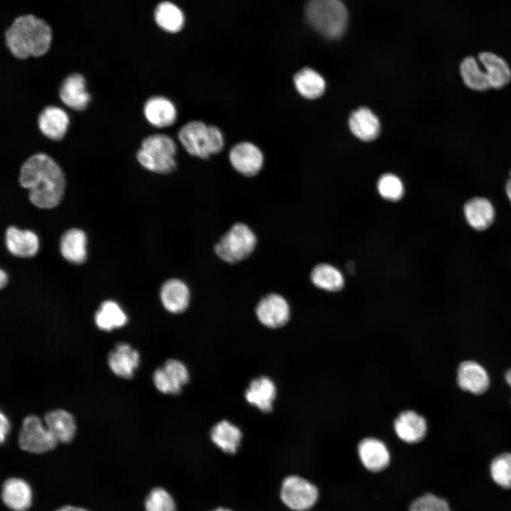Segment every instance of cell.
<instances>
[{
    "label": "cell",
    "mask_w": 511,
    "mask_h": 511,
    "mask_svg": "<svg viewBox=\"0 0 511 511\" xmlns=\"http://www.w3.org/2000/svg\"><path fill=\"white\" fill-rule=\"evenodd\" d=\"M19 183L28 189L31 203L41 209H50L60 202L65 189V178L58 165L48 155L35 154L20 169Z\"/></svg>",
    "instance_id": "cell-1"
},
{
    "label": "cell",
    "mask_w": 511,
    "mask_h": 511,
    "mask_svg": "<svg viewBox=\"0 0 511 511\" xmlns=\"http://www.w3.org/2000/svg\"><path fill=\"white\" fill-rule=\"evenodd\" d=\"M10 52L17 58L39 57L50 48L52 31L43 19L27 14L16 18L5 34Z\"/></svg>",
    "instance_id": "cell-2"
},
{
    "label": "cell",
    "mask_w": 511,
    "mask_h": 511,
    "mask_svg": "<svg viewBox=\"0 0 511 511\" xmlns=\"http://www.w3.org/2000/svg\"><path fill=\"white\" fill-rule=\"evenodd\" d=\"M308 23L330 39L341 37L348 23V11L339 0H309L305 10Z\"/></svg>",
    "instance_id": "cell-3"
},
{
    "label": "cell",
    "mask_w": 511,
    "mask_h": 511,
    "mask_svg": "<svg viewBox=\"0 0 511 511\" xmlns=\"http://www.w3.org/2000/svg\"><path fill=\"white\" fill-rule=\"evenodd\" d=\"M178 140L191 155L207 159L217 154L224 146L222 131L214 125H207L201 121H192L180 128Z\"/></svg>",
    "instance_id": "cell-4"
},
{
    "label": "cell",
    "mask_w": 511,
    "mask_h": 511,
    "mask_svg": "<svg viewBox=\"0 0 511 511\" xmlns=\"http://www.w3.org/2000/svg\"><path fill=\"white\" fill-rule=\"evenodd\" d=\"M175 141L164 134H154L146 137L141 143L136 157L138 163L153 172L167 174L177 167Z\"/></svg>",
    "instance_id": "cell-5"
},
{
    "label": "cell",
    "mask_w": 511,
    "mask_h": 511,
    "mask_svg": "<svg viewBox=\"0 0 511 511\" xmlns=\"http://www.w3.org/2000/svg\"><path fill=\"white\" fill-rule=\"evenodd\" d=\"M257 238L245 224L236 223L215 245L216 255L224 261L236 263L248 258L254 251Z\"/></svg>",
    "instance_id": "cell-6"
},
{
    "label": "cell",
    "mask_w": 511,
    "mask_h": 511,
    "mask_svg": "<svg viewBox=\"0 0 511 511\" xmlns=\"http://www.w3.org/2000/svg\"><path fill=\"white\" fill-rule=\"evenodd\" d=\"M318 496L317 487L300 476H290L282 483L281 500L294 511H307L311 509L317 502Z\"/></svg>",
    "instance_id": "cell-7"
},
{
    "label": "cell",
    "mask_w": 511,
    "mask_h": 511,
    "mask_svg": "<svg viewBox=\"0 0 511 511\" xmlns=\"http://www.w3.org/2000/svg\"><path fill=\"white\" fill-rule=\"evenodd\" d=\"M57 441L52 432L44 427L38 417L31 415L23 419L18 436V444L21 449L41 454L54 449Z\"/></svg>",
    "instance_id": "cell-8"
},
{
    "label": "cell",
    "mask_w": 511,
    "mask_h": 511,
    "mask_svg": "<svg viewBox=\"0 0 511 511\" xmlns=\"http://www.w3.org/2000/svg\"><path fill=\"white\" fill-rule=\"evenodd\" d=\"M153 383L156 388L164 394L177 395L187 383L189 374L185 365L176 359H168L153 373Z\"/></svg>",
    "instance_id": "cell-9"
},
{
    "label": "cell",
    "mask_w": 511,
    "mask_h": 511,
    "mask_svg": "<svg viewBox=\"0 0 511 511\" xmlns=\"http://www.w3.org/2000/svg\"><path fill=\"white\" fill-rule=\"evenodd\" d=\"M229 159L235 170L247 177L256 175L261 170L264 163L260 149L248 141L234 145L229 151Z\"/></svg>",
    "instance_id": "cell-10"
},
{
    "label": "cell",
    "mask_w": 511,
    "mask_h": 511,
    "mask_svg": "<svg viewBox=\"0 0 511 511\" xmlns=\"http://www.w3.org/2000/svg\"><path fill=\"white\" fill-rule=\"evenodd\" d=\"M260 322L268 328L276 329L284 326L290 319V307L281 295L271 293L263 297L256 309Z\"/></svg>",
    "instance_id": "cell-11"
},
{
    "label": "cell",
    "mask_w": 511,
    "mask_h": 511,
    "mask_svg": "<svg viewBox=\"0 0 511 511\" xmlns=\"http://www.w3.org/2000/svg\"><path fill=\"white\" fill-rule=\"evenodd\" d=\"M456 381L461 390L474 395H482L490 385V378L485 368L471 360L464 361L458 365Z\"/></svg>",
    "instance_id": "cell-12"
},
{
    "label": "cell",
    "mask_w": 511,
    "mask_h": 511,
    "mask_svg": "<svg viewBox=\"0 0 511 511\" xmlns=\"http://www.w3.org/2000/svg\"><path fill=\"white\" fill-rule=\"evenodd\" d=\"M465 220L470 227L483 231L492 226L495 218L493 203L486 197L476 196L467 200L463 207Z\"/></svg>",
    "instance_id": "cell-13"
},
{
    "label": "cell",
    "mask_w": 511,
    "mask_h": 511,
    "mask_svg": "<svg viewBox=\"0 0 511 511\" xmlns=\"http://www.w3.org/2000/svg\"><path fill=\"white\" fill-rule=\"evenodd\" d=\"M477 59L485 71L490 89H501L511 82V67L505 58L491 51H482Z\"/></svg>",
    "instance_id": "cell-14"
},
{
    "label": "cell",
    "mask_w": 511,
    "mask_h": 511,
    "mask_svg": "<svg viewBox=\"0 0 511 511\" xmlns=\"http://www.w3.org/2000/svg\"><path fill=\"white\" fill-rule=\"evenodd\" d=\"M358 452L365 468L371 472H379L389 465L390 456L385 444L375 438H366L358 444Z\"/></svg>",
    "instance_id": "cell-15"
},
{
    "label": "cell",
    "mask_w": 511,
    "mask_h": 511,
    "mask_svg": "<svg viewBox=\"0 0 511 511\" xmlns=\"http://www.w3.org/2000/svg\"><path fill=\"white\" fill-rule=\"evenodd\" d=\"M394 429L398 437L408 444L420 442L426 436V419L412 410L400 413L394 422Z\"/></svg>",
    "instance_id": "cell-16"
},
{
    "label": "cell",
    "mask_w": 511,
    "mask_h": 511,
    "mask_svg": "<svg viewBox=\"0 0 511 511\" xmlns=\"http://www.w3.org/2000/svg\"><path fill=\"white\" fill-rule=\"evenodd\" d=\"M143 112L147 121L158 128L172 126L177 117L175 104L169 99L162 96L148 99L145 103Z\"/></svg>",
    "instance_id": "cell-17"
},
{
    "label": "cell",
    "mask_w": 511,
    "mask_h": 511,
    "mask_svg": "<svg viewBox=\"0 0 511 511\" xmlns=\"http://www.w3.org/2000/svg\"><path fill=\"white\" fill-rule=\"evenodd\" d=\"M59 96L66 106L77 111L84 109L90 99L86 89L85 79L78 73L71 74L63 80L59 89Z\"/></svg>",
    "instance_id": "cell-18"
},
{
    "label": "cell",
    "mask_w": 511,
    "mask_h": 511,
    "mask_svg": "<svg viewBox=\"0 0 511 511\" xmlns=\"http://www.w3.org/2000/svg\"><path fill=\"white\" fill-rule=\"evenodd\" d=\"M140 363L138 352L124 343L118 344L108 356L109 368L116 375L131 378Z\"/></svg>",
    "instance_id": "cell-19"
},
{
    "label": "cell",
    "mask_w": 511,
    "mask_h": 511,
    "mask_svg": "<svg viewBox=\"0 0 511 511\" xmlns=\"http://www.w3.org/2000/svg\"><path fill=\"white\" fill-rule=\"evenodd\" d=\"M160 300L169 312L179 314L189 306L190 292L187 285L181 280L173 278L166 281L160 290Z\"/></svg>",
    "instance_id": "cell-20"
},
{
    "label": "cell",
    "mask_w": 511,
    "mask_h": 511,
    "mask_svg": "<svg viewBox=\"0 0 511 511\" xmlns=\"http://www.w3.org/2000/svg\"><path fill=\"white\" fill-rule=\"evenodd\" d=\"M276 392L273 381L267 376H260L250 383L244 395L249 404L263 412H269L273 410Z\"/></svg>",
    "instance_id": "cell-21"
},
{
    "label": "cell",
    "mask_w": 511,
    "mask_h": 511,
    "mask_svg": "<svg viewBox=\"0 0 511 511\" xmlns=\"http://www.w3.org/2000/svg\"><path fill=\"white\" fill-rule=\"evenodd\" d=\"M1 498L4 504L13 511H26L32 502L30 485L21 478L6 480L2 487Z\"/></svg>",
    "instance_id": "cell-22"
},
{
    "label": "cell",
    "mask_w": 511,
    "mask_h": 511,
    "mask_svg": "<svg viewBox=\"0 0 511 511\" xmlns=\"http://www.w3.org/2000/svg\"><path fill=\"white\" fill-rule=\"evenodd\" d=\"M68 123L67 114L62 109L53 106L45 107L38 119L40 131L44 136L54 141L63 138Z\"/></svg>",
    "instance_id": "cell-23"
},
{
    "label": "cell",
    "mask_w": 511,
    "mask_h": 511,
    "mask_svg": "<svg viewBox=\"0 0 511 511\" xmlns=\"http://www.w3.org/2000/svg\"><path fill=\"white\" fill-rule=\"evenodd\" d=\"M6 245L11 253L19 257L33 256L39 248L38 238L35 233L14 226H10L6 230Z\"/></svg>",
    "instance_id": "cell-24"
},
{
    "label": "cell",
    "mask_w": 511,
    "mask_h": 511,
    "mask_svg": "<svg viewBox=\"0 0 511 511\" xmlns=\"http://www.w3.org/2000/svg\"><path fill=\"white\" fill-rule=\"evenodd\" d=\"M351 132L363 141H370L380 133V124L378 117L368 108L361 107L353 111L348 121Z\"/></svg>",
    "instance_id": "cell-25"
},
{
    "label": "cell",
    "mask_w": 511,
    "mask_h": 511,
    "mask_svg": "<svg viewBox=\"0 0 511 511\" xmlns=\"http://www.w3.org/2000/svg\"><path fill=\"white\" fill-rule=\"evenodd\" d=\"M210 437L223 451L233 454L241 444L242 433L238 427L228 420H221L211 428Z\"/></svg>",
    "instance_id": "cell-26"
},
{
    "label": "cell",
    "mask_w": 511,
    "mask_h": 511,
    "mask_svg": "<svg viewBox=\"0 0 511 511\" xmlns=\"http://www.w3.org/2000/svg\"><path fill=\"white\" fill-rule=\"evenodd\" d=\"M47 428L58 441L69 443L74 438L76 424L74 417L64 410H55L45 415Z\"/></svg>",
    "instance_id": "cell-27"
},
{
    "label": "cell",
    "mask_w": 511,
    "mask_h": 511,
    "mask_svg": "<svg viewBox=\"0 0 511 511\" xmlns=\"http://www.w3.org/2000/svg\"><path fill=\"white\" fill-rule=\"evenodd\" d=\"M459 74L464 85L469 89L476 92L490 89L485 71L474 56H466L461 61Z\"/></svg>",
    "instance_id": "cell-28"
},
{
    "label": "cell",
    "mask_w": 511,
    "mask_h": 511,
    "mask_svg": "<svg viewBox=\"0 0 511 511\" xmlns=\"http://www.w3.org/2000/svg\"><path fill=\"white\" fill-rule=\"evenodd\" d=\"M86 235L78 229H71L62 235L60 248L62 256L68 261L79 264L86 259Z\"/></svg>",
    "instance_id": "cell-29"
},
{
    "label": "cell",
    "mask_w": 511,
    "mask_h": 511,
    "mask_svg": "<svg viewBox=\"0 0 511 511\" xmlns=\"http://www.w3.org/2000/svg\"><path fill=\"white\" fill-rule=\"evenodd\" d=\"M294 84L302 97L310 99L320 97L325 89L324 78L309 67H305L295 74Z\"/></svg>",
    "instance_id": "cell-30"
},
{
    "label": "cell",
    "mask_w": 511,
    "mask_h": 511,
    "mask_svg": "<svg viewBox=\"0 0 511 511\" xmlns=\"http://www.w3.org/2000/svg\"><path fill=\"white\" fill-rule=\"evenodd\" d=\"M127 317L117 303L114 301L104 302L95 314V323L99 329L111 331L123 326Z\"/></svg>",
    "instance_id": "cell-31"
},
{
    "label": "cell",
    "mask_w": 511,
    "mask_h": 511,
    "mask_svg": "<svg viewBox=\"0 0 511 511\" xmlns=\"http://www.w3.org/2000/svg\"><path fill=\"white\" fill-rule=\"evenodd\" d=\"M155 20L165 31L177 33L183 26L184 15L176 5L169 1H164L158 4L155 9Z\"/></svg>",
    "instance_id": "cell-32"
},
{
    "label": "cell",
    "mask_w": 511,
    "mask_h": 511,
    "mask_svg": "<svg viewBox=\"0 0 511 511\" xmlns=\"http://www.w3.org/2000/svg\"><path fill=\"white\" fill-rule=\"evenodd\" d=\"M311 280L317 287L331 292L340 290L344 284L341 272L329 264L317 265L311 273Z\"/></svg>",
    "instance_id": "cell-33"
},
{
    "label": "cell",
    "mask_w": 511,
    "mask_h": 511,
    "mask_svg": "<svg viewBox=\"0 0 511 511\" xmlns=\"http://www.w3.org/2000/svg\"><path fill=\"white\" fill-rule=\"evenodd\" d=\"M493 481L502 488H511V453L505 452L495 456L490 465Z\"/></svg>",
    "instance_id": "cell-34"
},
{
    "label": "cell",
    "mask_w": 511,
    "mask_h": 511,
    "mask_svg": "<svg viewBox=\"0 0 511 511\" xmlns=\"http://www.w3.org/2000/svg\"><path fill=\"white\" fill-rule=\"evenodd\" d=\"M379 194L385 199L397 201L404 194V187L398 177L392 174L383 175L378 182Z\"/></svg>",
    "instance_id": "cell-35"
},
{
    "label": "cell",
    "mask_w": 511,
    "mask_h": 511,
    "mask_svg": "<svg viewBox=\"0 0 511 511\" xmlns=\"http://www.w3.org/2000/svg\"><path fill=\"white\" fill-rule=\"evenodd\" d=\"M145 507L146 511H175V503L165 490L157 488L148 494Z\"/></svg>",
    "instance_id": "cell-36"
},
{
    "label": "cell",
    "mask_w": 511,
    "mask_h": 511,
    "mask_svg": "<svg viewBox=\"0 0 511 511\" xmlns=\"http://www.w3.org/2000/svg\"><path fill=\"white\" fill-rule=\"evenodd\" d=\"M410 511H451L448 502L432 493H426L414 499Z\"/></svg>",
    "instance_id": "cell-37"
},
{
    "label": "cell",
    "mask_w": 511,
    "mask_h": 511,
    "mask_svg": "<svg viewBox=\"0 0 511 511\" xmlns=\"http://www.w3.org/2000/svg\"><path fill=\"white\" fill-rule=\"evenodd\" d=\"M1 428H0V439L1 442L3 443L7 434L9 432L10 424L7 417L1 412Z\"/></svg>",
    "instance_id": "cell-38"
},
{
    "label": "cell",
    "mask_w": 511,
    "mask_h": 511,
    "mask_svg": "<svg viewBox=\"0 0 511 511\" xmlns=\"http://www.w3.org/2000/svg\"><path fill=\"white\" fill-rule=\"evenodd\" d=\"M505 190L506 196L511 203V170L510 171L509 177L505 183Z\"/></svg>",
    "instance_id": "cell-39"
},
{
    "label": "cell",
    "mask_w": 511,
    "mask_h": 511,
    "mask_svg": "<svg viewBox=\"0 0 511 511\" xmlns=\"http://www.w3.org/2000/svg\"><path fill=\"white\" fill-rule=\"evenodd\" d=\"M55 511H88L84 508L71 506V505H66L64 507H62L59 509H57Z\"/></svg>",
    "instance_id": "cell-40"
},
{
    "label": "cell",
    "mask_w": 511,
    "mask_h": 511,
    "mask_svg": "<svg viewBox=\"0 0 511 511\" xmlns=\"http://www.w3.org/2000/svg\"><path fill=\"white\" fill-rule=\"evenodd\" d=\"M6 282H7V276H6V273H5L3 270H1V272H0V286H1V288H3V287H4V285H6Z\"/></svg>",
    "instance_id": "cell-41"
},
{
    "label": "cell",
    "mask_w": 511,
    "mask_h": 511,
    "mask_svg": "<svg viewBox=\"0 0 511 511\" xmlns=\"http://www.w3.org/2000/svg\"><path fill=\"white\" fill-rule=\"evenodd\" d=\"M506 383L511 387V368H510L505 375Z\"/></svg>",
    "instance_id": "cell-42"
},
{
    "label": "cell",
    "mask_w": 511,
    "mask_h": 511,
    "mask_svg": "<svg viewBox=\"0 0 511 511\" xmlns=\"http://www.w3.org/2000/svg\"><path fill=\"white\" fill-rule=\"evenodd\" d=\"M212 511H232V510H229V509H227V508L219 507V508H216V509H215V510H212Z\"/></svg>",
    "instance_id": "cell-43"
}]
</instances>
